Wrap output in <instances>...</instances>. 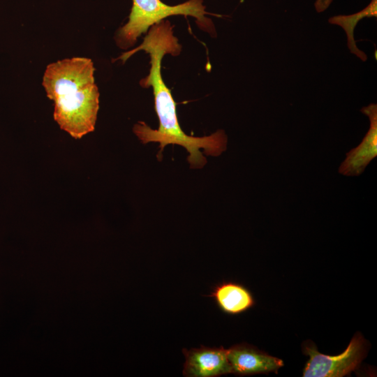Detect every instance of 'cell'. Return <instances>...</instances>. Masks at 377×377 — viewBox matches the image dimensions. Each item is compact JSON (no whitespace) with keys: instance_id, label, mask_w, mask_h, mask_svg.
<instances>
[{"instance_id":"8","label":"cell","mask_w":377,"mask_h":377,"mask_svg":"<svg viewBox=\"0 0 377 377\" xmlns=\"http://www.w3.org/2000/svg\"><path fill=\"white\" fill-rule=\"evenodd\" d=\"M206 297L214 299L223 312L230 315L244 313L255 304L252 294L246 287L232 281L217 284Z\"/></svg>"},{"instance_id":"5","label":"cell","mask_w":377,"mask_h":377,"mask_svg":"<svg viewBox=\"0 0 377 377\" xmlns=\"http://www.w3.org/2000/svg\"><path fill=\"white\" fill-rule=\"evenodd\" d=\"M185 357L183 375L187 377H216L232 374L228 349L223 347L193 348L182 350Z\"/></svg>"},{"instance_id":"4","label":"cell","mask_w":377,"mask_h":377,"mask_svg":"<svg viewBox=\"0 0 377 377\" xmlns=\"http://www.w3.org/2000/svg\"><path fill=\"white\" fill-rule=\"evenodd\" d=\"M365 341L360 334L354 335L346 349L338 355H327L318 351L313 345L304 347L309 357L304 377H342L357 368L364 358Z\"/></svg>"},{"instance_id":"10","label":"cell","mask_w":377,"mask_h":377,"mask_svg":"<svg viewBox=\"0 0 377 377\" xmlns=\"http://www.w3.org/2000/svg\"><path fill=\"white\" fill-rule=\"evenodd\" d=\"M333 0H316L314 6L318 13L325 11L329 8Z\"/></svg>"},{"instance_id":"2","label":"cell","mask_w":377,"mask_h":377,"mask_svg":"<svg viewBox=\"0 0 377 377\" xmlns=\"http://www.w3.org/2000/svg\"><path fill=\"white\" fill-rule=\"evenodd\" d=\"M94 66L85 57H73L49 64L42 84L54 102V119L60 128L79 139L94 130L99 92Z\"/></svg>"},{"instance_id":"7","label":"cell","mask_w":377,"mask_h":377,"mask_svg":"<svg viewBox=\"0 0 377 377\" xmlns=\"http://www.w3.org/2000/svg\"><path fill=\"white\" fill-rule=\"evenodd\" d=\"M228 358L232 374L241 376L276 372L283 366L281 359L246 344L235 345L228 349Z\"/></svg>"},{"instance_id":"1","label":"cell","mask_w":377,"mask_h":377,"mask_svg":"<svg viewBox=\"0 0 377 377\" xmlns=\"http://www.w3.org/2000/svg\"><path fill=\"white\" fill-rule=\"evenodd\" d=\"M173 27L170 21L165 20L151 26L138 47L123 53L115 60H121L124 63L140 50H144L149 55V73L140 81V84L145 88L151 87L153 89L154 108L159 126L154 130L145 122L140 121L133 128L137 137L143 144L158 142V156L166 145L184 147L189 154L188 161L191 166L202 168L207 161L200 149H204L205 155L218 156L226 151L228 138L223 130L208 136H190L183 131L179 124L176 103L161 75V61L164 55L177 56L182 50L177 38L174 36Z\"/></svg>"},{"instance_id":"6","label":"cell","mask_w":377,"mask_h":377,"mask_svg":"<svg viewBox=\"0 0 377 377\" xmlns=\"http://www.w3.org/2000/svg\"><path fill=\"white\" fill-rule=\"evenodd\" d=\"M360 111L370 121V127L358 146L346 154L339 172L346 176H359L370 162L377 156V105L371 103Z\"/></svg>"},{"instance_id":"3","label":"cell","mask_w":377,"mask_h":377,"mask_svg":"<svg viewBox=\"0 0 377 377\" xmlns=\"http://www.w3.org/2000/svg\"><path fill=\"white\" fill-rule=\"evenodd\" d=\"M132 1L128 20L117 30L114 36L117 45L124 50L133 46L140 35L169 16H191L205 27L211 26L212 22L205 17L209 13L206 11L202 0H188L175 6L168 5L161 0Z\"/></svg>"},{"instance_id":"9","label":"cell","mask_w":377,"mask_h":377,"mask_svg":"<svg viewBox=\"0 0 377 377\" xmlns=\"http://www.w3.org/2000/svg\"><path fill=\"white\" fill-rule=\"evenodd\" d=\"M377 17V0H371L368 6L362 10L351 15H338L330 17L329 23L338 25L343 29L347 36V45L352 54L356 55L362 61L367 60V54L360 50L354 38V30L360 20L364 17Z\"/></svg>"}]
</instances>
